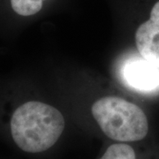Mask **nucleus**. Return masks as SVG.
Returning a JSON list of instances; mask_svg holds the SVG:
<instances>
[{"label":"nucleus","instance_id":"nucleus-1","mask_svg":"<svg viewBox=\"0 0 159 159\" xmlns=\"http://www.w3.org/2000/svg\"><path fill=\"white\" fill-rule=\"evenodd\" d=\"M62 113L53 106L36 101L20 105L10 120L11 139L20 150L44 152L58 141L65 129Z\"/></svg>","mask_w":159,"mask_h":159},{"label":"nucleus","instance_id":"nucleus-2","mask_svg":"<svg viewBox=\"0 0 159 159\" xmlns=\"http://www.w3.org/2000/svg\"><path fill=\"white\" fill-rule=\"evenodd\" d=\"M92 115L106 136L118 142L143 140L148 133V122L139 106L120 97H105L95 102Z\"/></svg>","mask_w":159,"mask_h":159},{"label":"nucleus","instance_id":"nucleus-3","mask_svg":"<svg viewBox=\"0 0 159 159\" xmlns=\"http://www.w3.org/2000/svg\"><path fill=\"white\" fill-rule=\"evenodd\" d=\"M125 85L139 92H151L159 87V68L143 57H128L120 68Z\"/></svg>","mask_w":159,"mask_h":159},{"label":"nucleus","instance_id":"nucleus-4","mask_svg":"<svg viewBox=\"0 0 159 159\" xmlns=\"http://www.w3.org/2000/svg\"><path fill=\"white\" fill-rule=\"evenodd\" d=\"M135 42L140 55L159 68V1L152 7L149 20L137 29Z\"/></svg>","mask_w":159,"mask_h":159},{"label":"nucleus","instance_id":"nucleus-5","mask_svg":"<svg viewBox=\"0 0 159 159\" xmlns=\"http://www.w3.org/2000/svg\"><path fill=\"white\" fill-rule=\"evenodd\" d=\"M99 159H138L135 149L127 142H118L109 146Z\"/></svg>","mask_w":159,"mask_h":159},{"label":"nucleus","instance_id":"nucleus-6","mask_svg":"<svg viewBox=\"0 0 159 159\" xmlns=\"http://www.w3.org/2000/svg\"><path fill=\"white\" fill-rule=\"evenodd\" d=\"M43 0H11L13 11L21 16L37 13L43 7Z\"/></svg>","mask_w":159,"mask_h":159}]
</instances>
